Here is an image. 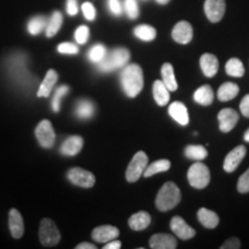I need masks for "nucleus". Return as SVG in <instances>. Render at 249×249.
Segmentation results:
<instances>
[{"label":"nucleus","instance_id":"obj_20","mask_svg":"<svg viewBox=\"0 0 249 249\" xmlns=\"http://www.w3.org/2000/svg\"><path fill=\"white\" fill-rule=\"evenodd\" d=\"M83 148V139L81 136H70L66 141L61 144L60 152L65 156H75Z\"/></svg>","mask_w":249,"mask_h":249},{"label":"nucleus","instance_id":"obj_49","mask_svg":"<svg viewBox=\"0 0 249 249\" xmlns=\"http://www.w3.org/2000/svg\"><path fill=\"white\" fill-rule=\"evenodd\" d=\"M244 140H245L246 142L249 143V129L246 130V133H245V135H244Z\"/></svg>","mask_w":249,"mask_h":249},{"label":"nucleus","instance_id":"obj_42","mask_svg":"<svg viewBox=\"0 0 249 249\" xmlns=\"http://www.w3.org/2000/svg\"><path fill=\"white\" fill-rule=\"evenodd\" d=\"M82 13L88 21H93L96 18V9L91 2H85L82 5Z\"/></svg>","mask_w":249,"mask_h":249},{"label":"nucleus","instance_id":"obj_5","mask_svg":"<svg viewBox=\"0 0 249 249\" xmlns=\"http://www.w3.org/2000/svg\"><path fill=\"white\" fill-rule=\"evenodd\" d=\"M187 179L192 187L196 189H203L210 182V171L207 165L198 160L189 167Z\"/></svg>","mask_w":249,"mask_h":249},{"label":"nucleus","instance_id":"obj_38","mask_svg":"<svg viewBox=\"0 0 249 249\" xmlns=\"http://www.w3.org/2000/svg\"><path fill=\"white\" fill-rule=\"evenodd\" d=\"M90 30L87 26H81L75 30V34H74V37H75L76 43L79 44H86L89 39Z\"/></svg>","mask_w":249,"mask_h":249},{"label":"nucleus","instance_id":"obj_26","mask_svg":"<svg viewBox=\"0 0 249 249\" xmlns=\"http://www.w3.org/2000/svg\"><path fill=\"white\" fill-rule=\"evenodd\" d=\"M194 101L203 107H209L213 102V90L210 86H202L194 92Z\"/></svg>","mask_w":249,"mask_h":249},{"label":"nucleus","instance_id":"obj_30","mask_svg":"<svg viewBox=\"0 0 249 249\" xmlns=\"http://www.w3.org/2000/svg\"><path fill=\"white\" fill-rule=\"evenodd\" d=\"M225 71L227 75L232 77H242L245 75V67L240 59L231 58L226 62Z\"/></svg>","mask_w":249,"mask_h":249},{"label":"nucleus","instance_id":"obj_17","mask_svg":"<svg viewBox=\"0 0 249 249\" xmlns=\"http://www.w3.org/2000/svg\"><path fill=\"white\" fill-rule=\"evenodd\" d=\"M169 114L173 120L181 126H187L189 124L188 110L181 102H174L169 107Z\"/></svg>","mask_w":249,"mask_h":249},{"label":"nucleus","instance_id":"obj_37","mask_svg":"<svg viewBox=\"0 0 249 249\" xmlns=\"http://www.w3.org/2000/svg\"><path fill=\"white\" fill-rule=\"evenodd\" d=\"M68 90H70V88L67 86H61L55 90L54 97L52 99V110L54 112H59V110H60V101L68 92Z\"/></svg>","mask_w":249,"mask_h":249},{"label":"nucleus","instance_id":"obj_6","mask_svg":"<svg viewBox=\"0 0 249 249\" xmlns=\"http://www.w3.org/2000/svg\"><path fill=\"white\" fill-rule=\"evenodd\" d=\"M61 235L55 224L49 218L42 220L39 226V240L43 246L46 247H53L60 241Z\"/></svg>","mask_w":249,"mask_h":249},{"label":"nucleus","instance_id":"obj_39","mask_svg":"<svg viewBox=\"0 0 249 249\" xmlns=\"http://www.w3.org/2000/svg\"><path fill=\"white\" fill-rule=\"evenodd\" d=\"M236 188H238V192L241 193V194L249 193V169L239 178Z\"/></svg>","mask_w":249,"mask_h":249},{"label":"nucleus","instance_id":"obj_16","mask_svg":"<svg viewBox=\"0 0 249 249\" xmlns=\"http://www.w3.org/2000/svg\"><path fill=\"white\" fill-rule=\"evenodd\" d=\"M149 245L152 249H176L178 247L176 236L167 233H158L150 238Z\"/></svg>","mask_w":249,"mask_h":249},{"label":"nucleus","instance_id":"obj_9","mask_svg":"<svg viewBox=\"0 0 249 249\" xmlns=\"http://www.w3.org/2000/svg\"><path fill=\"white\" fill-rule=\"evenodd\" d=\"M35 134H36L37 140H38L39 144L42 145L43 148L50 149L54 144L55 134H54L53 127H52V124L49 120L40 121L38 126L36 127Z\"/></svg>","mask_w":249,"mask_h":249},{"label":"nucleus","instance_id":"obj_25","mask_svg":"<svg viewBox=\"0 0 249 249\" xmlns=\"http://www.w3.org/2000/svg\"><path fill=\"white\" fill-rule=\"evenodd\" d=\"M161 81L164 82V85L166 86V88L170 90V91H177L178 89V82H177L176 75H174V70L173 66L169 62L164 64L161 66Z\"/></svg>","mask_w":249,"mask_h":249},{"label":"nucleus","instance_id":"obj_10","mask_svg":"<svg viewBox=\"0 0 249 249\" xmlns=\"http://www.w3.org/2000/svg\"><path fill=\"white\" fill-rule=\"evenodd\" d=\"M225 0H205L204 12L208 20L213 23H217L222 20L225 14Z\"/></svg>","mask_w":249,"mask_h":249},{"label":"nucleus","instance_id":"obj_2","mask_svg":"<svg viewBox=\"0 0 249 249\" xmlns=\"http://www.w3.org/2000/svg\"><path fill=\"white\" fill-rule=\"evenodd\" d=\"M181 201V193L179 187L172 181L164 183L156 196V207L160 211L166 213L172 210Z\"/></svg>","mask_w":249,"mask_h":249},{"label":"nucleus","instance_id":"obj_47","mask_svg":"<svg viewBox=\"0 0 249 249\" xmlns=\"http://www.w3.org/2000/svg\"><path fill=\"white\" fill-rule=\"evenodd\" d=\"M76 249H96V246L88 244V242H83V244L77 245Z\"/></svg>","mask_w":249,"mask_h":249},{"label":"nucleus","instance_id":"obj_28","mask_svg":"<svg viewBox=\"0 0 249 249\" xmlns=\"http://www.w3.org/2000/svg\"><path fill=\"white\" fill-rule=\"evenodd\" d=\"M93 113H95V107H93L92 102L88 101V99H81V101L77 102L75 114L79 119H90L93 116Z\"/></svg>","mask_w":249,"mask_h":249},{"label":"nucleus","instance_id":"obj_11","mask_svg":"<svg viewBox=\"0 0 249 249\" xmlns=\"http://www.w3.org/2000/svg\"><path fill=\"white\" fill-rule=\"evenodd\" d=\"M171 230L174 233V235L178 236L181 240H189V239L194 238L196 232L192 226H189L188 224L185 222V219H182L180 216H176L171 219L170 223Z\"/></svg>","mask_w":249,"mask_h":249},{"label":"nucleus","instance_id":"obj_8","mask_svg":"<svg viewBox=\"0 0 249 249\" xmlns=\"http://www.w3.org/2000/svg\"><path fill=\"white\" fill-rule=\"evenodd\" d=\"M67 178L71 183L82 188H91L96 181L95 176L91 172L80 169V167H74L68 171Z\"/></svg>","mask_w":249,"mask_h":249},{"label":"nucleus","instance_id":"obj_33","mask_svg":"<svg viewBox=\"0 0 249 249\" xmlns=\"http://www.w3.org/2000/svg\"><path fill=\"white\" fill-rule=\"evenodd\" d=\"M46 24H48V21H46V18L44 17H42V15L33 18L31 20H29V22L27 24L28 33L33 36L38 35V34H40L45 29Z\"/></svg>","mask_w":249,"mask_h":249},{"label":"nucleus","instance_id":"obj_32","mask_svg":"<svg viewBox=\"0 0 249 249\" xmlns=\"http://www.w3.org/2000/svg\"><path fill=\"white\" fill-rule=\"evenodd\" d=\"M61 24H62V14L60 12H54V13L51 15V18H50V20L48 21V24H46V28H45L46 36L50 38V37H53L54 35H57L59 29L61 28Z\"/></svg>","mask_w":249,"mask_h":249},{"label":"nucleus","instance_id":"obj_40","mask_svg":"<svg viewBox=\"0 0 249 249\" xmlns=\"http://www.w3.org/2000/svg\"><path fill=\"white\" fill-rule=\"evenodd\" d=\"M58 52L62 54H76L79 53V48L73 43H61L58 45Z\"/></svg>","mask_w":249,"mask_h":249},{"label":"nucleus","instance_id":"obj_31","mask_svg":"<svg viewBox=\"0 0 249 249\" xmlns=\"http://www.w3.org/2000/svg\"><path fill=\"white\" fill-rule=\"evenodd\" d=\"M134 35L143 42H151L157 36V31L154 27L148 26V24H141L134 29Z\"/></svg>","mask_w":249,"mask_h":249},{"label":"nucleus","instance_id":"obj_15","mask_svg":"<svg viewBox=\"0 0 249 249\" xmlns=\"http://www.w3.org/2000/svg\"><path fill=\"white\" fill-rule=\"evenodd\" d=\"M119 235V230L112 225H103L96 227L92 231V239L99 244H107L108 241L114 240Z\"/></svg>","mask_w":249,"mask_h":249},{"label":"nucleus","instance_id":"obj_45","mask_svg":"<svg viewBox=\"0 0 249 249\" xmlns=\"http://www.w3.org/2000/svg\"><path fill=\"white\" fill-rule=\"evenodd\" d=\"M240 112L242 116L249 118V95H246L240 102Z\"/></svg>","mask_w":249,"mask_h":249},{"label":"nucleus","instance_id":"obj_23","mask_svg":"<svg viewBox=\"0 0 249 249\" xmlns=\"http://www.w3.org/2000/svg\"><path fill=\"white\" fill-rule=\"evenodd\" d=\"M197 219L207 229H216L218 224H219L218 214L214 211L207 209V208H201L197 211Z\"/></svg>","mask_w":249,"mask_h":249},{"label":"nucleus","instance_id":"obj_34","mask_svg":"<svg viewBox=\"0 0 249 249\" xmlns=\"http://www.w3.org/2000/svg\"><path fill=\"white\" fill-rule=\"evenodd\" d=\"M185 155L187 158L192 160H203L204 158H207L208 151L207 149L202 145H187L185 149Z\"/></svg>","mask_w":249,"mask_h":249},{"label":"nucleus","instance_id":"obj_7","mask_svg":"<svg viewBox=\"0 0 249 249\" xmlns=\"http://www.w3.org/2000/svg\"><path fill=\"white\" fill-rule=\"evenodd\" d=\"M148 166V156L145 152L139 151L133 157L126 171V179L128 182H135L141 178Z\"/></svg>","mask_w":249,"mask_h":249},{"label":"nucleus","instance_id":"obj_44","mask_svg":"<svg viewBox=\"0 0 249 249\" xmlns=\"http://www.w3.org/2000/svg\"><path fill=\"white\" fill-rule=\"evenodd\" d=\"M66 11L68 15L75 17L79 12V6H77V0H67L66 2Z\"/></svg>","mask_w":249,"mask_h":249},{"label":"nucleus","instance_id":"obj_46","mask_svg":"<svg viewBox=\"0 0 249 249\" xmlns=\"http://www.w3.org/2000/svg\"><path fill=\"white\" fill-rule=\"evenodd\" d=\"M121 248V242L114 239L107 242V245L104 246V249H120Z\"/></svg>","mask_w":249,"mask_h":249},{"label":"nucleus","instance_id":"obj_43","mask_svg":"<svg viewBox=\"0 0 249 249\" xmlns=\"http://www.w3.org/2000/svg\"><path fill=\"white\" fill-rule=\"evenodd\" d=\"M239 248H241V242L238 238H235V236L227 239V240L220 246V249H239Z\"/></svg>","mask_w":249,"mask_h":249},{"label":"nucleus","instance_id":"obj_35","mask_svg":"<svg viewBox=\"0 0 249 249\" xmlns=\"http://www.w3.org/2000/svg\"><path fill=\"white\" fill-rule=\"evenodd\" d=\"M107 53V49H105L104 45L96 44L89 50L88 58L90 61L95 62V64H98V62H101L103 59L105 58Z\"/></svg>","mask_w":249,"mask_h":249},{"label":"nucleus","instance_id":"obj_12","mask_svg":"<svg viewBox=\"0 0 249 249\" xmlns=\"http://www.w3.org/2000/svg\"><path fill=\"white\" fill-rule=\"evenodd\" d=\"M246 152H247V149L245 145H238L231 152H229V155L225 157V160H224V171L227 173L234 172L236 167L240 165L242 160L245 158Z\"/></svg>","mask_w":249,"mask_h":249},{"label":"nucleus","instance_id":"obj_36","mask_svg":"<svg viewBox=\"0 0 249 249\" xmlns=\"http://www.w3.org/2000/svg\"><path fill=\"white\" fill-rule=\"evenodd\" d=\"M124 12H126L127 17H128L130 20H135V18H139L140 8L136 0H124Z\"/></svg>","mask_w":249,"mask_h":249},{"label":"nucleus","instance_id":"obj_29","mask_svg":"<svg viewBox=\"0 0 249 249\" xmlns=\"http://www.w3.org/2000/svg\"><path fill=\"white\" fill-rule=\"evenodd\" d=\"M170 167H171V161L169 160H156L152 164L149 165V166H147V169H145L143 176H144L145 178H149V177L155 176V174L157 173L166 172V171L170 170Z\"/></svg>","mask_w":249,"mask_h":249},{"label":"nucleus","instance_id":"obj_41","mask_svg":"<svg viewBox=\"0 0 249 249\" xmlns=\"http://www.w3.org/2000/svg\"><path fill=\"white\" fill-rule=\"evenodd\" d=\"M107 7L108 11L111 12L114 17H120L123 13V4L120 0H107Z\"/></svg>","mask_w":249,"mask_h":249},{"label":"nucleus","instance_id":"obj_1","mask_svg":"<svg viewBox=\"0 0 249 249\" xmlns=\"http://www.w3.org/2000/svg\"><path fill=\"white\" fill-rule=\"evenodd\" d=\"M120 83L124 93L130 98L136 97L142 91L144 80H143L142 68L136 64L126 66L121 71Z\"/></svg>","mask_w":249,"mask_h":249},{"label":"nucleus","instance_id":"obj_24","mask_svg":"<svg viewBox=\"0 0 249 249\" xmlns=\"http://www.w3.org/2000/svg\"><path fill=\"white\" fill-rule=\"evenodd\" d=\"M57 81H58L57 71L54 70H50L48 73H46L44 80H43L42 85L39 87L37 96H38V97H48L50 93H51L52 89H53L54 85L57 83Z\"/></svg>","mask_w":249,"mask_h":249},{"label":"nucleus","instance_id":"obj_4","mask_svg":"<svg viewBox=\"0 0 249 249\" xmlns=\"http://www.w3.org/2000/svg\"><path fill=\"white\" fill-rule=\"evenodd\" d=\"M9 71L15 82L21 86H28L31 81V76L27 70L26 55L23 53H15L9 58Z\"/></svg>","mask_w":249,"mask_h":249},{"label":"nucleus","instance_id":"obj_13","mask_svg":"<svg viewBox=\"0 0 249 249\" xmlns=\"http://www.w3.org/2000/svg\"><path fill=\"white\" fill-rule=\"evenodd\" d=\"M218 120H219V129L223 133H229L238 124L239 114L233 108H223L218 113Z\"/></svg>","mask_w":249,"mask_h":249},{"label":"nucleus","instance_id":"obj_19","mask_svg":"<svg viewBox=\"0 0 249 249\" xmlns=\"http://www.w3.org/2000/svg\"><path fill=\"white\" fill-rule=\"evenodd\" d=\"M9 231L15 239H20L23 235L24 224L21 213L17 209L9 211Z\"/></svg>","mask_w":249,"mask_h":249},{"label":"nucleus","instance_id":"obj_21","mask_svg":"<svg viewBox=\"0 0 249 249\" xmlns=\"http://www.w3.org/2000/svg\"><path fill=\"white\" fill-rule=\"evenodd\" d=\"M150 214L145 213V211H140V213H134L128 220V225L134 231H143V230H145L150 225Z\"/></svg>","mask_w":249,"mask_h":249},{"label":"nucleus","instance_id":"obj_18","mask_svg":"<svg viewBox=\"0 0 249 249\" xmlns=\"http://www.w3.org/2000/svg\"><path fill=\"white\" fill-rule=\"evenodd\" d=\"M201 70L207 77H213L217 74L219 62L216 55L211 53H204L200 59Z\"/></svg>","mask_w":249,"mask_h":249},{"label":"nucleus","instance_id":"obj_3","mask_svg":"<svg viewBox=\"0 0 249 249\" xmlns=\"http://www.w3.org/2000/svg\"><path fill=\"white\" fill-rule=\"evenodd\" d=\"M130 58V53L127 49L118 48L107 52L105 58L101 62H98V68L101 71L107 73V71H113L118 68L124 67Z\"/></svg>","mask_w":249,"mask_h":249},{"label":"nucleus","instance_id":"obj_14","mask_svg":"<svg viewBox=\"0 0 249 249\" xmlns=\"http://www.w3.org/2000/svg\"><path fill=\"white\" fill-rule=\"evenodd\" d=\"M172 38L179 44H188L193 38V27L187 21H180L172 30Z\"/></svg>","mask_w":249,"mask_h":249},{"label":"nucleus","instance_id":"obj_22","mask_svg":"<svg viewBox=\"0 0 249 249\" xmlns=\"http://www.w3.org/2000/svg\"><path fill=\"white\" fill-rule=\"evenodd\" d=\"M152 93H154L155 102L160 107H165L170 102V90L166 88L161 80L155 81L154 87H152Z\"/></svg>","mask_w":249,"mask_h":249},{"label":"nucleus","instance_id":"obj_27","mask_svg":"<svg viewBox=\"0 0 249 249\" xmlns=\"http://www.w3.org/2000/svg\"><path fill=\"white\" fill-rule=\"evenodd\" d=\"M239 93V87L238 85L233 82H225L218 89L217 96L220 102H229L231 99L235 98Z\"/></svg>","mask_w":249,"mask_h":249},{"label":"nucleus","instance_id":"obj_48","mask_svg":"<svg viewBox=\"0 0 249 249\" xmlns=\"http://www.w3.org/2000/svg\"><path fill=\"white\" fill-rule=\"evenodd\" d=\"M156 1H157L160 5H166L169 4L171 0H156Z\"/></svg>","mask_w":249,"mask_h":249}]
</instances>
